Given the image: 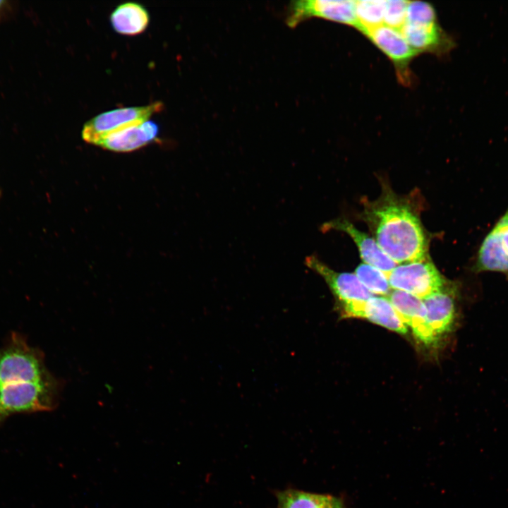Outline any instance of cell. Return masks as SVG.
<instances>
[{"label":"cell","instance_id":"9c48e42d","mask_svg":"<svg viewBox=\"0 0 508 508\" xmlns=\"http://www.w3.org/2000/svg\"><path fill=\"white\" fill-rule=\"evenodd\" d=\"M387 298L416 339L426 346L437 344L439 339L428 322L422 299L399 290H392Z\"/></svg>","mask_w":508,"mask_h":508},{"label":"cell","instance_id":"3957f363","mask_svg":"<svg viewBox=\"0 0 508 508\" xmlns=\"http://www.w3.org/2000/svg\"><path fill=\"white\" fill-rule=\"evenodd\" d=\"M51 375L43 351L31 346L23 333L11 332L0 346V387L39 381Z\"/></svg>","mask_w":508,"mask_h":508},{"label":"cell","instance_id":"5b68a950","mask_svg":"<svg viewBox=\"0 0 508 508\" xmlns=\"http://www.w3.org/2000/svg\"><path fill=\"white\" fill-rule=\"evenodd\" d=\"M386 277L394 290L409 293L422 300L448 286L446 279L428 258L397 265Z\"/></svg>","mask_w":508,"mask_h":508},{"label":"cell","instance_id":"603a6c76","mask_svg":"<svg viewBox=\"0 0 508 508\" xmlns=\"http://www.w3.org/2000/svg\"><path fill=\"white\" fill-rule=\"evenodd\" d=\"M330 508H344L343 502L339 499L338 501Z\"/></svg>","mask_w":508,"mask_h":508},{"label":"cell","instance_id":"2e32d148","mask_svg":"<svg viewBox=\"0 0 508 508\" xmlns=\"http://www.w3.org/2000/svg\"><path fill=\"white\" fill-rule=\"evenodd\" d=\"M473 271L500 272L508 277V257L502 249L493 229L485 236L480 246Z\"/></svg>","mask_w":508,"mask_h":508},{"label":"cell","instance_id":"44dd1931","mask_svg":"<svg viewBox=\"0 0 508 508\" xmlns=\"http://www.w3.org/2000/svg\"><path fill=\"white\" fill-rule=\"evenodd\" d=\"M407 1H385L384 25L401 29L406 23Z\"/></svg>","mask_w":508,"mask_h":508},{"label":"cell","instance_id":"e0dca14e","mask_svg":"<svg viewBox=\"0 0 508 508\" xmlns=\"http://www.w3.org/2000/svg\"><path fill=\"white\" fill-rule=\"evenodd\" d=\"M278 508H330L339 498L296 489L277 491Z\"/></svg>","mask_w":508,"mask_h":508},{"label":"cell","instance_id":"ac0fdd59","mask_svg":"<svg viewBox=\"0 0 508 508\" xmlns=\"http://www.w3.org/2000/svg\"><path fill=\"white\" fill-rule=\"evenodd\" d=\"M355 11L357 29L363 34L384 24L385 1H356Z\"/></svg>","mask_w":508,"mask_h":508},{"label":"cell","instance_id":"9a60e30c","mask_svg":"<svg viewBox=\"0 0 508 508\" xmlns=\"http://www.w3.org/2000/svg\"><path fill=\"white\" fill-rule=\"evenodd\" d=\"M110 23L118 33L135 35L146 30L150 23V15L146 8L135 1H127L118 5L110 15Z\"/></svg>","mask_w":508,"mask_h":508},{"label":"cell","instance_id":"277c9868","mask_svg":"<svg viewBox=\"0 0 508 508\" xmlns=\"http://www.w3.org/2000/svg\"><path fill=\"white\" fill-rule=\"evenodd\" d=\"M164 104L155 102L140 107H122L101 113L84 124L81 135L87 143L99 146L109 135L139 125L162 110Z\"/></svg>","mask_w":508,"mask_h":508},{"label":"cell","instance_id":"ffe728a7","mask_svg":"<svg viewBox=\"0 0 508 508\" xmlns=\"http://www.w3.org/2000/svg\"><path fill=\"white\" fill-rule=\"evenodd\" d=\"M437 22L436 12L432 5L423 1H408L406 23L428 25Z\"/></svg>","mask_w":508,"mask_h":508},{"label":"cell","instance_id":"d6986e66","mask_svg":"<svg viewBox=\"0 0 508 508\" xmlns=\"http://www.w3.org/2000/svg\"><path fill=\"white\" fill-rule=\"evenodd\" d=\"M355 274L373 295L387 297L392 291L386 275L373 266L361 263L356 267Z\"/></svg>","mask_w":508,"mask_h":508},{"label":"cell","instance_id":"5bb4252c","mask_svg":"<svg viewBox=\"0 0 508 508\" xmlns=\"http://www.w3.org/2000/svg\"><path fill=\"white\" fill-rule=\"evenodd\" d=\"M158 132V125L149 119L109 135L99 147L115 152H133L156 140Z\"/></svg>","mask_w":508,"mask_h":508},{"label":"cell","instance_id":"cb8c5ba5","mask_svg":"<svg viewBox=\"0 0 508 508\" xmlns=\"http://www.w3.org/2000/svg\"><path fill=\"white\" fill-rule=\"evenodd\" d=\"M3 3H4V1L0 0V6H1V4H2Z\"/></svg>","mask_w":508,"mask_h":508},{"label":"cell","instance_id":"7402d4cb","mask_svg":"<svg viewBox=\"0 0 508 508\" xmlns=\"http://www.w3.org/2000/svg\"><path fill=\"white\" fill-rule=\"evenodd\" d=\"M492 229L497 235L502 249L508 257V209L498 219Z\"/></svg>","mask_w":508,"mask_h":508},{"label":"cell","instance_id":"4fadbf2b","mask_svg":"<svg viewBox=\"0 0 508 508\" xmlns=\"http://www.w3.org/2000/svg\"><path fill=\"white\" fill-rule=\"evenodd\" d=\"M454 291L452 286L435 292L423 299L428 322L436 337L450 332L456 319Z\"/></svg>","mask_w":508,"mask_h":508},{"label":"cell","instance_id":"ba28073f","mask_svg":"<svg viewBox=\"0 0 508 508\" xmlns=\"http://www.w3.org/2000/svg\"><path fill=\"white\" fill-rule=\"evenodd\" d=\"M305 262L323 278L341 309L366 301L373 296L355 274L337 272L314 255L307 257Z\"/></svg>","mask_w":508,"mask_h":508},{"label":"cell","instance_id":"7c38bea8","mask_svg":"<svg viewBox=\"0 0 508 508\" xmlns=\"http://www.w3.org/2000/svg\"><path fill=\"white\" fill-rule=\"evenodd\" d=\"M345 316L365 318L389 330L406 334L407 327L387 297L373 296L349 309Z\"/></svg>","mask_w":508,"mask_h":508},{"label":"cell","instance_id":"8992f818","mask_svg":"<svg viewBox=\"0 0 508 508\" xmlns=\"http://www.w3.org/2000/svg\"><path fill=\"white\" fill-rule=\"evenodd\" d=\"M364 35L393 63L400 82L411 85L409 64L418 53L409 44L401 30L383 24Z\"/></svg>","mask_w":508,"mask_h":508},{"label":"cell","instance_id":"52a82bcc","mask_svg":"<svg viewBox=\"0 0 508 508\" xmlns=\"http://www.w3.org/2000/svg\"><path fill=\"white\" fill-rule=\"evenodd\" d=\"M356 1L302 0L292 3L286 16L289 27H295L303 20L318 17L358 28L355 11Z\"/></svg>","mask_w":508,"mask_h":508},{"label":"cell","instance_id":"7a4b0ae2","mask_svg":"<svg viewBox=\"0 0 508 508\" xmlns=\"http://www.w3.org/2000/svg\"><path fill=\"white\" fill-rule=\"evenodd\" d=\"M64 383L52 374L35 382L0 387V426L14 414L52 411L59 404Z\"/></svg>","mask_w":508,"mask_h":508},{"label":"cell","instance_id":"30bf717a","mask_svg":"<svg viewBox=\"0 0 508 508\" xmlns=\"http://www.w3.org/2000/svg\"><path fill=\"white\" fill-rule=\"evenodd\" d=\"M322 231L337 230L345 232L355 242L363 262L375 267L385 275L397 264L388 257L380 248L376 241L359 231L353 224L344 219H337L324 223Z\"/></svg>","mask_w":508,"mask_h":508},{"label":"cell","instance_id":"8fae6325","mask_svg":"<svg viewBox=\"0 0 508 508\" xmlns=\"http://www.w3.org/2000/svg\"><path fill=\"white\" fill-rule=\"evenodd\" d=\"M400 30L409 44L418 54L430 52L443 56L456 45L452 37L441 28L437 22L428 25L406 23Z\"/></svg>","mask_w":508,"mask_h":508},{"label":"cell","instance_id":"6da1fadb","mask_svg":"<svg viewBox=\"0 0 508 508\" xmlns=\"http://www.w3.org/2000/svg\"><path fill=\"white\" fill-rule=\"evenodd\" d=\"M363 219L382 251L397 265L428 258V243L420 219L405 198L387 188L366 204Z\"/></svg>","mask_w":508,"mask_h":508}]
</instances>
